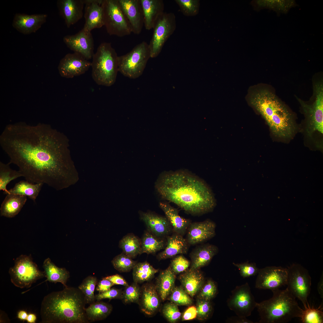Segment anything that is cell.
<instances>
[{
  "instance_id": "obj_56",
  "label": "cell",
  "mask_w": 323,
  "mask_h": 323,
  "mask_svg": "<svg viewBox=\"0 0 323 323\" xmlns=\"http://www.w3.org/2000/svg\"><path fill=\"white\" fill-rule=\"evenodd\" d=\"M28 314L26 311L24 310H20L18 313L17 318L21 320H26Z\"/></svg>"
},
{
  "instance_id": "obj_13",
  "label": "cell",
  "mask_w": 323,
  "mask_h": 323,
  "mask_svg": "<svg viewBox=\"0 0 323 323\" xmlns=\"http://www.w3.org/2000/svg\"><path fill=\"white\" fill-rule=\"evenodd\" d=\"M227 303L229 309L237 316L246 318L250 316L257 303L248 282L236 286L231 292Z\"/></svg>"
},
{
  "instance_id": "obj_26",
  "label": "cell",
  "mask_w": 323,
  "mask_h": 323,
  "mask_svg": "<svg viewBox=\"0 0 323 323\" xmlns=\"http://www.w3.org/2000/svg\"><path fill=\"white\" fill-rule=\"evenodd\" d=\"M180 274L179 279L181 287L193 297L198 293L205 282L202 273L199 269L190 268Z\"/></svg>"
},
{
  "instance_id": "obj_24",
  "label": "cell",
  "mask_w": 323,
  "mask_h": 323,
  "mask_svg": "<svg viewBox=\"0 0 323 323\" xmlns=\"http://www.w3.org/2000/svg\"><path fill=\"white\" fill-rule=\"evenodd\" d=\"M165 249L157 256L159 260L174 257L177 255L186 254L189 245L183 236L173 232L166 238Z\"/></svg>"
},
{
  "instance_id": "obj_18",
  "label": "cell",
  "mask_w": 323,
  "mask_h": 323,
  "mask_svg": "<svg viewBox=\"0 0 323 323\" xmlns=\"http://www.w3.org/2000/svg\"><path fill=\"white\" fill-rule=\"evenodd\" d=\"M120 6L130 25L132 33L141 32L144 18L140 0H118Z\"/></svg>"
},
{
  "instance_id": "obj_9",
  "label": "cell",
  "mask_w": 323,
  "mask_h": 323,
  "mask_svg": "<svg viewBox=\"0 0 323 323\" xmlns=\"http://www.w3.org/2000/svg\"><path fill=\"white\" fill-rule=\"evenodd\" d=\"M8 272L11 283L21 289L29 288L38 280L45 277L44 272L39 269L31 255H22L16 258Z\"/></svg>"
},
{
  "instance_id": "obj_1",
  "label": "cell",
  "mask_w": 323,
  "mask_h": 323,
  "mask_svg": "<svg viewBox=\"0 0 323 323\" xmlns=\"http://www.w3.org/2000/svg\"><path fill=\"white\" fill-rule=\"evenodd\" d=\"M0 145L25 180L45 184L57 190L74 184L78 174L73 167L66 138L49 124L23 122L7 125Z\"/></svg>"
},
{
  "instance_id": "obj_39",
  "label": "cell",
  "mask_w": 323,
  "mask_h": 323,
  "mask_svg": "<svg viewBox=\"0 0 323 323\" xmlns=\"http://www.w3.org/2000/svg\"><path fill=\"white\" fill-rule=\"evenodd\" d=\"M300 322L302 323H323V304L317 307L311 306L308 302L302 310Z\"/></svg>"
},
{
  "instance_id": "obj_2",
  "label": "cell",
  "mask_w": 323,
  "mask_h": 323,
  "mask_svg": "<svg viewBox=\"0 0 323 323\" xmlns=\"http://www.w3.org/2000/svg\"><path fill=\"white\" fill-rule=\"evenodd\" d=\"M156 186L163 199L192 215L211 212L216 205L213 194L207 185L186 172L177 171L161 175Z\"/></svg>"
},
{
  "instance_id": "obj_31",
  "label": "cell",
  "mask_w": 323,
  "mask_h": 323,
  "mask_svg": "<svg viewBox=\"0 0 323 323\" xmlns=\"http://www.w3.org/2000/svg\"><path fill=\"white\" fill-rule=\"evenodd\" d=\"M45 277V281L55 284L60 282L63 284L64 287H68L67 282L70 277V273L65 268H59L52 262L49 258L44 260L43 264Z\"/></svg>"
},
{
  "instance_id": "obj_45",
  "label": "cell",
  "mask_w": 323,
  "mask_h": 323,
  "mask_svg": "<svg viewBox=\"0 0 323 323\" xmlns=\"http://www.w3.org/2000/svg\"><path fill=\"white\" fill-rule=\"evenodd\" d=\"M196 318L201 321L208 319L211 316L213 307L211 301L197 298L196 306Z\"/></svg>"
},
{
  "instance_id": "obj_34",
  "label": "cell",
  "mask_w": 323,
  "mask_h": 323,
  "mask_svg": "<svg viewBox=\"0 0 323 323\" xmlns=\"http://www.w3.org/2000/svg\"><path fill=\"white\" fill-rule=\"evenodd\" d=\"M166 243L167 240L164 239L157 237L148 231H146L141 241L140 254H154L165 247Z\"/></svg>"
},
{
  "instance_id": "obj_7",
  "label": "cell",
  "mask_w": 323,
  "mask_h": 323,
  "mask_svg": "<svg viewBox=\"0 0 323 323\" xmlns=\"http://www.w3.org/2000/svg\"><path fill=\"white\" fill-rule=\"evenodd\" d=\"M314 100L308 103L297 98L305 116L306 130L307 135L312 137L317 133H323V84L322 80L315 81L313 85Z\"/></svg>"
},
{
  "instance_id": "obj_12",
  "label": "cell",
  "mask_w": 323,
  "mask_h": 323,
  "mask_svg": "<svg viewBox=\"0 0 323 323\" xmlns=\"http://www.w3.org/2000/svg\"><path fill=\"white\" fill-rule=\"evenodd\" d=\"M176 27V17L174 13L164 12L159 17L153 28L152 37L148 44L150 58H155L159 55Z\"/></svg>"
},
{
  "instance_id": "obj_20",
  "label": "cell",
  "mask_w": 323,
  "mask_h": 323,
  "mask_svg": "<svg viewBox=\"0 0 323 323\" xmlns=\"http://www.w3.org/2000/svg\"><path fill=\"white\" fill-rule=\"evenodd\" d=\"M46 14L28 15L17 13L14 17L13 27L19 32L24 34L35 33L46 21Z\"/></svg>"
},
{
  "instance_id": "obj_41",
  "label": "cell",
  "mask_w": 323,
  "mask_h": 323,
  "mask_svg": "<svg viewBox=\"0 0 323 323\" xmlns=\"http://www.w3.org/2000/svg\"><path fill=\"white\" fill-rule=\"evenodd\" d=\"M112 263L114 268L118 271L125 272L133 269L137 262L122 253L115 257Z\"/></svg>"
},
{
  "instance_id": "obj_15",
  "label": "cell",
  "mask_w": 323,
  "mask_h": 323,
  "mask_svg": "<svg viewBox=\"0 0 323 323\" xmlns=\"http://www.w3.org/2000/svg\"><path fill=\"white\" fill-rule=\"evenodd\" d=\"M91 62L77 53H68L60 60L58 67L61 76L72 78L83 74L91 67Z\"/></svg>"
},
{
  "instance_id": "obj_23",
  "label": "cell",
  "mask_w": 323,
  "mask_h": 323,
  "mask_svg": "<svg viewBox=\"0 0 323 323\" xmlns=\"http://www.w3.org/2000/svg\"><path fill=\"white\" fill-rule=\"evenodd\" d=\"M161 300L155 285L147 283L142 285L138 304L144 314L149 316H153L160 307Z\"/></svg>"
},
{
  "instance_id": "obj_44",
  "label": "cell",
  "mask_w": 323,
  "mask_h": 323,
  "mask_svg": "<svg viewBox=\"0 0 323 323\" xmlns=\"http://www.w3.org/2000/svg\"><path fill=\"white\" fill-rule=\"evenodd\" d=\"M183 14L187 16H193L199 12V0H175Z\"/></svg>"
},
{
  "instance_id": "obj_37",
  "label": "cell",
  "mask_w": 323,
  "mask_h": 323,
  "mask_svg": "<svg viewBox=\"0 0 323 323\" xmlns=\"http://www.w3.org/2000/svg\"><path fill=\"white\" fill-rule=\"evenodd\" d=\"M119 246L123 253L132 259L140 254L141 241L133 234H129L124 236L120 241Z\"/></svg>"
},
{
  "instance_id": "obj_6",
  "label": "cell",
  "mask_w": 323,
  "mask_h": 323,
  "mask_svg": "<svg viewBox=\"0 0 323 323\" xmlns=\"http://www.w3.org/2000/svg\"><path fill=\"white\" fill-rule=\"evenodd\" d=\"M118 56L111 43H101L92 57V79L98 85L110 86L115 83L118 70Z\"/></svg>"
},
{
  "instance_id": "obj_28",
  "label": "cell",
  "mask_w": 323,
  "mask_h": 323,
  "mask_svg": "<svg viewBox=\"0 0 323 323\" xmlns=\"http://www.w3.org/2000/svg\"><path fill=\"white\" fill-rule=\"evenodd\" d=\"M159 205L170 222L173 232L183 236L187 232L191 221L180 216L177 209L166 202H160Z\"/></svg>"
},
{
  "instance_id": "obj_48",
  "label": "cell",
  "mask_w": 323,
  "mask_h": 323,
  "mask_svg": "<svg viewBox=\"0 0 323 323\" xmlns=\"http://www.w3.org/2000/svg\"><path fill=\"white\" fill-rule=\"evenodd\" d=\"M191 262L182 255H177L171 261L170 265L171 269L176 274H180L188 268Z\"/></svg>"
},
{
  "instance_id": "obj_49",
  "label": "cell",
  "mask_w": 323,
  "mask_h": 323,
  "mask_svg": "<svg viewBox=\"0 0 323 323\" xmlns=\"http://www.w3.org/2000/svg\"><path fill=\"white\" fill-rule=\"evenodd\" d=\"M233 264L238 268L240 275L243 278L257 275L259 270L255 263H249L246 262L241 263H233Z\"/></svg>"
},
{
  "instance_id": "obj_33",
  "label": "cell",
  "mask_w": 323,
  "mask_h": 323,
  "mask_svg": "<svg viewBox=\"0 0 323 323\" xmlns=\"http://www.w3.org/2000/svg\"><path fill=\"white\" fill-rule=\"evenodd\" d=\"M112 306L101 301H97L90 304L85 311L89 322L100 321L106 319L112 310Z\"/></svg>"
},
{
  "instance_id": "obj_25",
  "label": "cell",
  "mask_w": 323,
  "mask_h": 323,
  "mask_svg": "<svg viewBox=\"0 0 323 323\" xmlns=\"http://www.w3.org/2000/svg\"><path fill=\"white\" fill-rule=\"evenodd\" d=\"M218 251L217 247L209 243L203 244L196 247L190 254L191 259L190 268L198 269L207 266L217 253Z\"/></svg>"
},
{
  "instance_id": "obj_3",
  "label": "cell",
  "mask_w": 323,
  "mask_h": 323,
  "mask_svg": "<svg viewBox=\"0 0 323 323\" xmlns=\"http://www.w3.org/2000/svg\"><path fill=\"white\" fill-rule=\"evenodd\" d=\"M84 295L78 288L64 287L44 298L40 313L43 323H88Z\"/></svg>"
},
{
  "instance_id": "obj_14",
  "label": "cell",
  "mask_w": 323,
  "mask_h": 323,
  "mask_svg": "<svg viewBox=\"0 0 323 323\" xmlns=\"http://www.w3.org/2000/svg\"><path fill=\"white\" fill-rule=\"evenodd\" d=\"M255 283L256 288L270 290L272 292L287 285V268L269 266L259 269Z\"/></svg>"
},
{
  "instance_id": "obj_36",
  "label": "cell",
  "mask_w": 323,
  "mask_h": 323,
  "mask_svg": "<svg viewBox=\"0 0 323 323\" xmlns=\"http://www.w3.org/2000/svg\"><path fill=\"white\" fill-rule=\"evenodd\" d=\"M132 269L134 282L138 284L150 281L159 271L146 261L137 263Z\"/></svg>"
},
{
  "instance_id": "obj_53",
  "label": "cell",
  "mask_w": 323,
  "mask_h": 323,
  "mask_svg": "<svg viewBox=\"0 0 323 323\" xmlns=\"http://www.w3.org/2000/svg\"><path fill=\"white\" fill-rule=\"evenodd\" d=\"M109 280L114 285H120L125 287L129 285L126 280L121 276L118 274H115L104 277Z\"/></svg>"
},
{
  "instance_id": "obj_35",
  "label": "cell",
  "mask_w": 323,
  "mask_h": 323,
  "mask_svg": "<svg viewBox=\"0 0 323 323\" xmlns=\"http://www.w3.org/2000/svg\"><path fill=\"white\" fill-rule=\"evenodd\" d=\"M43 184H33L27 180H22L16 183L9 190L10 194L28 197L34 202L38 196Z\"/></svg>"
},
{
  "instance_id": "obj_51",
  "label": "cell",
  "mask_w": 323,
  "mask_h": 323,
  "mask_svg": "<svg viewBox=\"0 0 323 323\" xmlns=\"http://www.w3.org/2000/svg\"><path fill=\"white\" fill-rule=\"evenodd\" d=\"M114 285L109 281L103 278L97 284L95 289L99 293H101L107 291Z\"/></svg>"
},
{
  "instance_id": "obj_5",
  "label": "cell",
  "mask_w": 323,
  "mask_h": 323,
  "mask_svg": "<svg viewBox=\"0 0 323 323\" xmlns=\"http://www.w3.org/2000/svg\"><path fill=\"white\" fill-rule=\"evenodd\" d=\"M270 298L257 303L260 323H286L300 318L302 311L296 298L287 288L272 292Z\"/></svg>"
},
{
  "instance_id": "obj_30",
  "label": "cell",
  "mask_w": 323,
  "mask_h": 323,
  "mask_svg": "<svg viewBox=\"0 0 323 323\" xmlns=\"http://www.w3.org/2000/svg\"><path fill=\"white\" fill-rule=\"evenodd\" d=\"M27 200L26 196L7 194L1 205L0 216L8 218L15 217L20 211Z\"/></svg>"
},
{
  "instance_id": "obj_46",
  "label": "cell",
  "mask_w": 323,
  "mask_h": 323,
  "mask_svg": "<svg viewBox=\"0 0 323 323\" xmlns=\"http://www.w3.org/2000/svg\"><path fill=\"white\" fill-rule=\"evenodd\" d=\"M217 288L214 282L211 279L205 281L198 293L197 298L211 301L216 295Z\"/></svg>"
},
{
  "instance_id": "obj_19",
  "label": "cell",
  "mask_w": 323,
  "mask_h": 323,
  "mask_svg": "<svg viewBox=\"0 0 323 323\" xmlns=\"http://www.w3.org/2000/svg\"><path fill=\"white\" fill-rule=\"evenodd\" d=\"M141 219L148 231L159 238H167L173 233L172 227L167 217L150 212H141Z\"/></svg>"
},
{
  "instance_id": "obj_21",
  "label": "cell",
  "mask_w": 323,
  "mask_h": 323,
  "mask_svg": "<svg viewBox=\"0 0 323 323\" xmlns=\"http://www.w3.org/2000/svg\"><path fill=\"white\" fill-rule=\"evenodd\" d=\"M85 22L83 29L89 32L104 26L103 0H84Z\"/></svg>"
},
{
  "instance_id": "obj_42",
  "label": "cell",
  "mask_w": 323,
  "mask_h": 323,
  "mask_svg": "<svg viewBox=\"0 0 323 323\" xmlns=\"http://www.w3.org/2000/svg\"><path fill=\"white\" fill-rule=\"evenodd\" d=\"M191 297L181 286L175 287L168 298L177 305L189 306L193 303Z\"/></svg>"
},
{
  "instance_id": "obj_10",
  "label": "cell",
  "mask_w": 323,
  "mask_h": 323,
  "mask_svg": "<svg viewBox=\"0 0 323 323\" xmlns=\"http://www.w3.org/2000/svg\"><path fill=\"white\" fill-rule=\"evenodd\" d=\"M102 6L104 26L109 35L122 37L132 33L118 0H103Z\"/></svg>"
},
{
  "instance_id": "obj_32",
  "label": "cell",
  "mask_w": 323,
  "mask_h": 323,
  "mask_svg": "<svg viewBox=\"0 0 323 323\" xmlns=\"http://www.w3.org/2000/svg\"><path fill=\"white\" fill-rule=\"evenodd\" d=\"M252 4L257 10L269 9L275 11L278 15L287 13L291 8L298 5L294 0H256L252 1Z\"/></svg>"
},
{
  "instance_id": "obj_17",
  "label": "cell",
  "mask_w": 323,
  "mask_h": 323,
  "mask_svg": "<svg viewBox=\"0 0 323 323\" xmlns=\"http://www.w3.org/2000/svg\"><path fill=\"white\" fill-rule=\"evenodd\" d=\"M216 227V223L209 219L191 223L186 232V239L189 245L206 241L215 236Z\"/></svg>"
},
{
  "instance_id": "obj_16",
  "label": "cell",
  "mask_w": 323,
  "mask_h": 323,
  "mask_svg": "<svg viewBox=\"0 0 323 323\" xmlns=\"http://www.w3.org/2000/svg\"><path fill=\"white\" fill-rule=\"evenodd\" d=\"M63 41L74 52L79 54L88 60L92 59L94 54V42L91 32L82 29L75 34L64 36Z\"/></svg>"
},
{
  "instance_id": "obj_52",
  "label": "cell",
  "mask_w": 323,
  "mask_h": 323,
  "mask_svg": "<svg viewBox=\"0 0 323 323\" xmlns=\"http://www.w3.org/2000/svg\"><path fill=\"white\" fill-rule=\"evenodd\" d=\"M197 312L196 306L189 307L184 312L182 316V321L192 320L196 317Z\"/></svg>"
},
{
  "instance_id": "obj_22",
  "label": "cell",
  "mask_w": 323,
  "mask_h": 323,
  "mask_svg": "<svg viewBox=\"0 0 323 323\" xmlns=\"http://www.w3.org/2000/svg\"><path fill=\"white\" fill-rule=\"evenodd\" d=\"M84 0H58L57 6L60 14L68 28L80 20L83 15Z\"/></svg>"
},
{
  "instance_id": "obj_11",
  "label": "cell",
  "mask_w": 323,
  "mask_h": 323,
  "mask_svg": "<svg viewBox=\"0 0 323 323\" xmlns=\"http://www.w3.org/2000/svg\"><path fill=\"white\" fill-rule=\"evenodd\" d=\"M287 288L305 307L310 294L311 278L308 270L299 264H293L287 268Z\"/></svg>"
},
{
  "instance_id": "obj_47",
  "label": "cell",
  "mask_w": 323,
  "mask_h": 323,
  "mask_svg": "<svg viewBox=\"0 0 323 323\" xmlns=\"http://www.w3.org/2000/svg\"><path fill=\"white\" fill-rule=\"evenodd\" d=\"M162 313L167 320L171 323L177 322L180 319L182 316L178 305L171 302L164 305Z\"/></svg>"
},
{
  "instance_id": "obj_4",
  "label": "cell",
  "mask_w": 323,
  "mask_h": 323,
  "mask_svg": "<svg viewBox=\"0 0 323 323\" xmlns=\"http://www.w3.org/2000/svg\"><path fill=\"white\" fill-rule=\"evenodd\" d=\"M250 100L275 136L283 139L293 136L296 127L292 115L274 92L267 88H257L251 93Z\"/></svg>"
},
{
  "instance_id": "obj_8",
  "label": "cell",
  "mask_w": 323,
  "mask_h": 323,
  "mask_svg": "<svg viewBox=\"0 0 323 323\" xmlns=\"http://www.w3.org/2000/svg\"><path fill=\"white\" fill-rule=\"evenodd\" d=\"M150 58L149 44L143 41L135 46L129 52L118 56V71L130 78H137L143 74Z\"/></svg>"
},
{
  "instance_id": "obj_54",
  "label": "cell",
  "mask_w": 323,
  "mask_h": 323,
  "mask_svg": "<svg viewBox=\"0 0 323 323\" xmlns=\"http://www.w3.org/2000/svg\"><path fill=\"white\" fill-rule=\"evenodd\" d=\"M226 322L231 323H253V322L249 320L246 318H243L237 316H232L228 318L226 321Z\"/></svg>"
},
{
  "instance_id": "obj_38",
  "label": "cell",
  "mask_w": 323,
  "mask_h": 323,
  "mask_svg": "<svg viewBox=\"0 0 323 323\" xmlns=\"http://www.w3.org/2000/svg\"><path fill=\"white\" fill-rule=\"evenodd\" d=\"M22 176H23L19 171L12 169L8 163L0 162V190L3 191L4 194H10L6 187L10 181Z\"/></svg>"
},
{
  "instance_id": "obj_27",
  "label": "cell",
  "mask_w": 323,
  "mask_h": 323,
  "mask_svg": "<svg viewBox=\"0 0 323 323\" xmlns=\"http://www.w3.org/2000/svg\"><path fill=\"white\" fill-rule=\"evenodd\" d=\"M145 29H153L157 21L164 12L162 0H140Z\"/></svg>"
},
{
  "instance_id": "obj_57",
  "label": "cell",
  "mask_w": 323,
  "mask_h": 323,
  "mask_svg": "<svg viewBox=\"0 0 323 323\" xmlns=\"http://www.w3.org/2000/svg\"><path fill=\"white\" fill-rule=\"evenodd\" d=\"M36 320V315L33 313H30L28 314L26 321L28 323H35Z\"/></svg>"
},
{
  "instance_id": "obj_55",
  "label": "cell",
  "mask_w": 323,
  "mask_h": 323,
  "mask_svg": "<svg viewBox=\"0 0 323 323\" xmlns=\"http://www.w3.org/2000/svg\"><path fill=\"white\" fill-rule=\"evenodd\" d=\"M323 274L322 276H321L320 280L318 283L317 286V289L319 294L320 295V296L322 298H323Z\"/></svg>"
},
{
  "instance_id": "obj_29",
  "label": "cell",
  "mask_w": 323,
  "mask_h": 323,
  "mask_svg": "<svg viewBox=\"0 0 323 323\" xmlns=\"http://www.w3.org/2000/svg\"><path fill=\"white\" fill-rule=\"evenodd\" d=\"M176 275L169 266L161 271L157 278L155 286L161 301L167 299L175 287Z\"/></svg>"
},
{
  "instance_id": "obj_50",
  "label": "cell",
  "mask_w": 323,
  "mask_h": 323,
  "mask_svg": "<svg viewBox=\"0 0 323 323\" xmlns=\"http://www.w3.org/2000/svg\"><path fill=\"white\" fill-rule=\"evenodd\" d=\"M123 291L121 289L116 288H111L105 292L99 293L95 295V300L100 301L104 299H121Z\"/></svg>"
},
{
  "instance_id": "obj_40",
  "label": "cell",
  "mask_w": 323,
  "mask_h": 323,
  "mask_svg": "<svg viewBox=\"0 0 323 323\" xmlns=\"http://www.w3.org/2000/svg\"><path fill=\"white\" fill-rule=\"evenodd\" d=\"M97 282L96 277L88 276L83 279L78 287L84 295L86 304H90L95 302L94 293Z\"/></svg>"
},
{
  "instance_id": "obj_43",
  "label": "cell",
  "mask_w": 323,
  "mask_h": 323,
  "mask_svg": "<svg viewBox=\"0 0 323 323\" xmlns=\"http://www.w3.org/2000/svg\"><path fill=\"white\" fill-rule=\"evenodd\" d=\"M141 294V287L138 283L133 282L125 287L123 291L121 300L125 304L138 303Z\"/></svg>"
}]
</instances>
